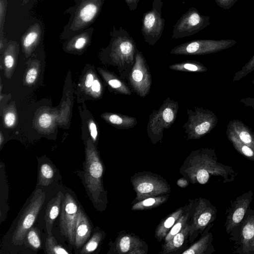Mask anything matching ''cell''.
I'll use <instances>...</instances> for the list:
<instances>
[{
  "label": "cell",
  "instance_id": "cell-1",
  "mask_svg": "<svg viewBox=\"0 0 254 254\" xmlns=\"http://www.w3.org/2000/svg\"><path fill=\"white\" fill-rule=\"evenodd\" d=\"M137 49L135 41L127 31L121 27L118 29L114 28L109 50L112 62L124 81L134 64Z\"/></svg>",
  "mask_w": 254,
  "mask_h": 254
},
{
  "label": "cell",
  "instance_id": "cell-2",
  "mask_svg": "<svg viewBox=\"0 0 254 254\" xmlns=\"http://www.w3.org/2000/svg\"><path fill=\"white\" fill-rule=\"evenodd\" d=\"M178 109V102L168 97L158 110H154L150 114L147 131L152 141L161 139L163 130L169 129L175 121Z\"/></svg>",
  "mask_w": 254,
  "mask_h": 254
},
{
  "label": "cell",
  "instance_id": "cell-3",
  "mask_svg": "<svg viewBox=\"0 0 254 254\" xmlns=\"http://www.w3.org/2000/svg\"><path fill=\"white\" fill-rule=\"evenodd\" d=\"M84 177L86 187L93 201L98 203L103 192L102 176L103 166L95 148L87 146L84 163Z\"/></svg>",
  "mask_w": 254,
  "mask_h": 254
},
{
  "label": "cell",
  "instance_id": "cell-4",
  "mask_svg": "<svg viewBox=\"0 0 254 254\" xmlns=\"http://www.w3.org/2000/svg\"><path fill=\"white\" fill-rule=\"evenodd\" d=\"M188 119L183 128L189 139H198L210 132L216 126L218 119L212 111L195 107L187 110Z\"/></svg>",
  "mask_w": 254,
  "mask_h": 254
},
{
  "label": "cell",
  "instance_id": "cell-5",
  "mask_svg": "<svg viewBox=\"0 0 254 254\" xmlns=\"http://www.w3.org/2000/svg\"><path fill=\"white\" fill-rule=\"evenodd\" d=\"M45 199V193L41 189L34 191L17 221L12 237V242L14 245H21L23 244L25 236L36 221Z\"/></svg>",
  "mask_w": 254,
  "mask_h": 254
},
{
  "label": "cell",
  "instance_id": "cell-6",
  "mask_svg": "<svg viewBox=\"0 0 254 254\" xmlns=\"http://www.w3.org/2000/svg\"><path fill=\"white\" fill-rule=\"evenodd\" d=\"M125 81L132 92L144 98L149 93L152 83L149 66L141 52L137 49L134 64Z\"/></svg>",
  "mask_w": 254,
  "mask_h": 254
},
{
  "label": "cell",
  "instance_id": "cell-7",
  "mask_svg": "<svg viewBox=\"0 0 254 254\" xmlns=\"http://www.w3.org/2000/svg\"><path fill=\"white\" fill-rule=\"evenodd\" d=\"M162 0H153L151 9L143 14L141 34L149 45L153 46L161 38L165 20L162 17Z\"/></svg>",
  "mask_w": 254,
  "mask_h": 254
},
{
  "label": "cell",
  "instance_id": "cell-8",
  "mask_svg": "<svg viewBox=\"0 0 254 254\" xmlns=\"http://www.w3.org/2000/svg\"><path fill=\"white\" fill-rule=\"evenodd\" d=\"M80 207L74 197L66 193L63 199L60 217L61 231L71 245L75 243V229Z\"/></svg>",
  "mask_w": 254,
  "mask_h": 254
},
{
  "label": "cell",
  "instance_id": "cell-9",
  "mask_svg": "<svg viewBox=\"0 0 254 254\" xmlns=\"http://www.w3.org/2000/svg\"><path fill=\"white\" fill-rule=\"evenodd\" d=\"M207 19L194 7L190 8L178 19L173 27L172 38L180 39L194 34L207 24Z\"/></svg>",
  "mask_w": 254,
  "mask_h": 254
},
{
  "label": "cell",
  "instance_id": "cell-10",
  "mask_svg": "<svg viewBox=\"0 0 254 254\" xmlns=\"http://www.w3.org/2000/svg\"><path fill=\"white\" fill-rule=\"evenodd\" d=\"M229 43H221L211 40H194L187 42L173 48L172 54L201 55L213 53L227 47Z\"/></svg>",
  "mask_w": 254,
  "mask_h": 254
},
{
  "label": "cell",
  "instance_id": "cell-11",
  "mask_svg": "<svg viewBox=\"0 0 254 254\" xmlns=\"http://www.w3.org/2000/svg\"><path fill=\"white\" fill-rule=\"evenodd\" d=\"M252 190L241 195L234 201L229 210L225 223L226 231L230 233L243 220L253 199Z\"/></svg>",
  "mask_w": 254,
  "mask_h": 254
},
{
  "label": "cell",
  "instance_id": "cell-12",
  "mask_svg": "<svg viewBox=\"0 0 254 254\" xmlns=\"http://www.w3.org/2000/svg\"><path fill=\"white\" fill-rule=\"evenodd\" d=\"M241 251L243 253H254V210L244 220L240 233Z\"/></svg>",
  "mask_w": 254,
  "mask_h": 254
},
{
  "label": "cell",
  "instance_id": "cell-13",
  "mask_svg": "<svg viewBox=\"0 0 254 254\" xmlns=\"http://www.w3.org/2000/svg\"><path fill=\"white\" fill-rule=\"evenodd\" d=\"M92 231V226L88 217L80 208L75 229V243L74 245L76 249L82 248L89 239Z\"/></svg>",
  "mask_w": 254,
  "mask_h": 254
},
{
  "label": "cell",
  "instance_id": "cell-14",
  "mask_svg": "<svg viewBox=\"0 0 254 254\" xmlns=\"http://www.w3.org/2000/svg\"><path fill=\"white\" fill-rule=\"evenodd\" d=\"M226 128L232 131L241 142L254 150V132L242 121L230 120Z\"/></svg>",
  "mask_w": 254,
  "mask_h": 254
},
{
  "label": "cell",
  "instance_id": "cell-15",
  "mask_svg": "<svg viewBox=\"0 0 254 254\" xmlns=\"http://www.w3.org/2000/svg\"><path fill=\"white\" fill-rule=\"evenodd\" d=\"M61 191H59L56 196L53 198L48 204L45 211V220L48 236H52V229L53 224L61 212V205L64 198Z\"/></svg>",
  "mask_w": 254,
  "mask_h": 254
},
{
  "label": "cell",
  "instance_id": "cell-16",
  "mask_svg": "<svg viewBox=\"0 0 254 254\" xmlns=\"http://www.w3.org/2000/svg\"><path fill=\"white\" fill-rule=\"evenodd\" d=\"M105 117L110 123L120 129H127L133 128L137 124L135 118L119 114L111 113Z\"/></svg>",
  "mask_w": 254,
  "mask_h": 254
},
{
  "label": "cell",
  "instance_id": "cell-17",
  "mask_svg": "<svg viewBox=\"0 0 254 254\" xmlns=\"http://www.w3.org/2000/svg\"><path fill=\"white\" fill-rule=\"evenodd\" d=\"M198 210L196 224L198 228H203L214 219L216 210L214 206H208L206 202L202 201Z\"/></svg>",
  "mask_w": 254,
  "mask_h": 254
},
{
  "label": "cell",
  "instance_id": "cell-18",
  "mask_svg": "<svg viewBox=\"0 0 254 254\" xmlns=\"http://www.w3.org/2000/svg\"><path fill=\"white\" fill-rule=\"evenodd\" d=\"M104 0H99L96 2H89L80 10L78 19L81 23L86 24L90 22L97 15Z\"/></svg>",
  "mask_w": 254,
  "mask_h": 254
},
{
  "label": "cell",
  "instance_id": "cell-19",
  "mask_svg": "<svg viewBox=\"0 0 254 254\" xmlns=\"http://www.w3.org/2000/svg\"><path fill=\"white\" fill-rule=\"evenodd\" d=\"M103 75L108 85L116 93L126 95L131 94L132 91L125 81L108 72L104 71Z\"/></svg>",
  "mask_w": 254,
  "mask_h": 254
},
{
  "label": "cell",
  "instance_id": "cell-20",
  "mask_svg": "<svg viewBox=\"0 0 254 254\" xmlns=\"http://www.w3.org/2000/svg\"><path fill=\"white\" fill-rule=\"evenodd\" d=\"M226 134L230 142L235 149L248 159L254 161V150L250 146L241 142L236 136L228 128Z\"/></svg>",
  "mask_w": 254,
  "mask_h": 254
},
{
  "label": "cell",
  "instance_id": "cell-21",
  "mask_svg": "<svg viewBox=\"0 0 254 254\" xmlns=\"http://www.w3.org/2000/svg\"><path fill=\"white\" fill-rule=\"evenodd\" d=\"M169 68L173 70L185 72H203L207 70L203 64L195 61H187L175 64L169 65Z\"/></svg>",
  "mask_w": 254,
  "mask_h": 254
},
{
  "label": "cell",
  "instance_id": "cell-22",
  "mask_svg": "<svg viewBox=\"0 0 254 254\" xmlns=\"http://www.w3.org/2000/svg\"><path fill=\"white\" fill-rule=\"evenodd\" d=\"M55 169L49 163L42 164L38 173V184L41 186H48L53 181Z\"/></svg>",
  "mask_w": 254,
  "mask_h": 254
},
{
  "label": "cell",
  "instance_id": "cell-23",
  "mask_svg": "<svg viewBox=\"0 0 254 254\" xmlns=\"http://www.w3.org/2000/svg\"><path fill=\"white\" fill-rule=\"evenodd\" d=\"M212 239L211 234L207 235L202 238L198 242L194 244L190 249L183 252L184 254H203L208 247L209 244H210Z\"/></svg>",
  "mask_w": 254,
  "mask_h": 254
},
{
  "label": "cell",
  "instance_id": "cell-24",
  "mask_svg": "<svg viewBox=\"0 0 254 254\" xmlns=\"http://www.w3.org/2000/svg\"><path fill=\"white\" fill-rule=\"evenodd\" d=\"M25 241L28 247L35 251L39 250L41 247L39 233L36 228H31L28 231Z\"/></svg>",
  "mask_w": 254,
  "mask_h": 254
},
{
  "label": "cell",
  "instance_id": "cell-25",
  "mask_svg": "<svg viewBox=\"0 0 254 254\" xmlns=\"http://www.w3.org/2000/svg\"><path fill=\"white\" fill-rule=\"evenodd\" d=\"M182 213V209H180L168 217L161 226H159L157 231V235L161 237L165 235L168 230L171 228L180 218Z\"/></svg>",
  "mask_w": 254,
  "mask_h": 254
},
{
  "label": "cell",
  "instance_id": "cell-26",
  "mask_svg": "<svg viewBox=\"0 0 254 254\" xmlns=\"http://www.w3.org/2000/svg\"><path fill=\"white\" fill-rule=\"evenodd\" d=\"M46 251L48 254H69L67 251L61 245L58 244V242L54 237L48 236L46 240L45 243Z\"/></svg>",
  "mask_w": 254,
  "mask_h": 254
},
{
  "label": "cell",
  "instance_id": "cell-27",
  "mask_svg": "<svg viewBox=\"0 0 254 254\" xmlns=\"http://www.w3.org/2000/svg\"><path fill=\"white\" fill-rule=\"evenodd\" d=\"M189 229L187 226L181 230L176 235H175L166 245V248L169 250H174L181 247L185 241L186 234H188Z\"/></svg>",
  "mask_w": 254,
  "mask_h": 254
},
{
  "label": "cell",
  "instance_id": "cell-28",
  "mask_svg": "<svg viewBox=\"0 0 254 254\" xmlns=\"http://www.w3.org/2000/svg\"><path fill=\"white\" fill-rule=\"evenodd\" d=\"M102 239V234L100 233H94L83 246L80 254H85L92 253L96 250Z\"/></svg>",
  "mask_w": 254,
  "mask_h": 254
},
{
  "label": "cell",
  "instance_id": "cell-29",
  "mask_svg": "<svg viewBox=\"0 0 254 254\" xmlns=\"http://www.w3.org/2000/svg\"><path fill=\"white\" fill-rule=\"evenodd\" d=\"M136 189L139 194L148 195L153 193L157 190L156 185L151 181H143L139 183Z\"/></svg>",
  "mask_w": 254,
  "mask_h": 254
},
{
  "label": "cell",
  "instance_id": "cell-30",
  "mask_svg": "<svg viewBox=\"0 0 254 254\" xmlns=\"http://www.w3.org/2000/svg\"><path fill=\"white\" fill-rule=\"evenodd\" d=\"M187 217L183 216L177 220V222L173 226V227L166 237L165 240L167 242L170 241L175 235L178 233L185 226L187 221Z\"/></svg>",
  "mask_w": 254,
  "mask_h": 254
},
{
  "label": "cell",
  "instance_id": "cell-31",
  "mask_svg": "<svg viewBox=\"0 0 254 254\" xmlns=\"http://www.w3.org/2000/svg\"><path fill=\"white\" fill-rule=\"evenodd\" d=\"M211 173L207 170L200 168L198 170L196 174V178L198 183L200 184H206L209 179Z\"/></svg>",
  "mask_w": 254,
  "mask_h": 254
},
{
  "label": "cell",
  "instance_id": "cell-32",
  "mask_svg": "<svg viewBox=\"0 0 254 254\" xmlns=\"http://www.w3.org/2000/svg\"><path fill=\"white\" fill-rule=\"evenodd\" d=\"M161 201L160 198H149L143 200L142 201L136 204L133 206L135 208H141L153 206Z\"/></svg>",
  "mask_w": 254,
  "mask_h": 254
},
{
  "label": "cell",
  "instance_id": "cell-33",
  "mask_svg": "<svg viewBox=\"0 0 254 254\" xmlns=\"http://www.w3.org/2000/svg\"><path fill=\"white\" fill-rule=\"evenodd\" d=\"M130 238L127 236L123 237L119 242V249L122 253L128 252L130 248Z\"/></svg>",
  "mask_w": 254,
  "mask_h": 254
},
{
  "label": "cell",
  "instance_id": "cell-34",
  "mask_svg": "<svg viewBox=\"0 0 254 254\" xmlns=\"http://www.w3.org/2000/svg\"><path fill=\"white\" fill-rule=\"evenodd\" d=\"M38 34L35 31L29 32L25 37L23 41V45L25 48L29 47L36 40Z\"/></svg>",
  "mask_w": 254,
  "mask_h": 254
},
{
  "label": "cell",
  "instance_id": "cell-35",
  "mask_svg": "<svg viewBox=\"0 0 254 254\" xmlns=\"http://www.w3.org/2000/svg\"><path fill=\"white\" fill-rule=\"evenodd\" d=\"M51 123L52 118L49 114L44 113L40 116L39 119V124L42 127L48 128L50 126Z\"/></svg>",
  "mask_w": 254,
  "mask_h": 254
},
{
  "label": "cell",
  "instance_id": "cell-36",
  "mask_svg": "<svg viewBox=\"0 0 254 254\" xmlns=\"http://www.w3.org/2000/svg\"><path fill=\"white\" fill-rule=\"evenodd\" d=\"M37 76V71L35 68H32L28 70L26 76V81L28 84H32L34 82Z\"/></svg>",
  "mask_w": 254,
  "mask_h": 254
},
{
  "label": "cell",
  "instance_id": "cell-37",
  "mask_svg": "<svg viewBox=\"0 0 254 254\" xmlns=\"http://www.w3.org/2000/svg\"><path fill=\"white\" fill-rule=\"evenodd\" d=\"M15 115L11 112L7 113L4 117L5 124L8 127H12L15 122Z\"/></svg>",
  "mask_w": 254,
  "mask_h": 254
},
{
  "label": "cell",
  "instance_id": "cell-38",
  "mask_svg": "<svg viewBox=\"0 0 254 254\" xmlns=\"http://www.w3.org/2000/svg\"><path fill=\"white\" fill-rule=\"evenodd\" d=\"M240 102L245 106L250 107L254 110V98L248 97L242 98L240 100Z\"/></svg>",
  "mask_w": 254,
  "mask_h": 254
},
{
  "label": "cell",
  "instance_id": "cell-39",
  "mask_svg": "<svg viewBox=\"0 0 254 254\" xmlns=\"http://www.w3.org/2000/svg\"><path fill=\"white\" fill-rule=\"evenodd\" d=\"M89 127L90 135L93 140L95 141L96 140L98 134L96 126L95 124L91 121L89 123Z\"/></svg>",
  "mask_w": 254,
  "mask_h": 254
},
{
  "label": "cell",
  "instance_id": "cell-40",
  "mask_svg": "<svg viewBox=\"0 0 254 254\" xmlns=\"http://www.w3.org/2000/svg\"><path fill=\"white\" fill-rule=\"evenodd\" d=\"M129 9L132 11L135 10L140 0H125Z\"/></svg>",
  "mask_w": 254,
  "mask_h": 254
},
{
  "label": "cell",
  "instance_id": "cell-41",
  "mask_svg": "<svg viewBox=\"0 0 254 254\" xmlns=\"http://www.w3.org/2000/svg\"><path fill=\"white\" fill-rule=\"evenodd\" d=\"M86 42V40L84 37L79 38L75 43V48L76 49H80L84 46Z\"/></svg>",
  "mask_w": 254,
  "mask_h": 254
},
{
  "label": "cell",
  "instance_id": "cell-42",
  "mask_svg": "<svg viewBox=\"0 0 254 254\" xmlns=\"http://www.w3.org/2000/svg\"><path fill=\"white\" fill-rule=\"evenodd\" d=\"M14 64V59L11 55H7L4 58V64L7 68H11Z\"/></svg>",
  "mask_w": 254,
  "mask_h": 254
},
{
  "label": "cell",
  "instance_id": "cell-43",
  "mask_svg": "<svg viewBox=\"0 0 254 254\" xmlns=\"http://www.w3.org/2000/svg\"><path fill=\"white\" fill-rule=\"evenodd\" d=\"M94 78L93 76L91 73H89L87 75L85 84L86 87H91L93 82L94 81Z\"/></svg>",
  "mask_w": 254,
  "mask_h": 254
},
{
  "label": "cell",
  "instance_id": "cell-44",
  "mask_svg": "<svg viewBox=\"0 0 254 254\" xmlns=\"http://www.w3.org/2000/svg\"><path fill=\"white\" fill-rule=\"evenodd\" d=\"M93 92H99L101 90V84L98 80H94L91 86Z\"/></svg>",
  "mask_w": 254,
  "mask_h": 254
},
{
  "label": "cell",
  "instance_id": "cell-45",
  "mask_svg": "<svg viewBox=\"0 0 254 254\" xmlns=\"http://www.w3.org/2000/svg\"><path fill=\"white\" fill-rule=\"evenodd\" d=\"M0 144H2V141H3L2 136V135H1V134L0 135Z\"/></svg>",
  "mask_w": 254,
  "mask_h": 254
},
{
  "label": "cell",
  "instance_id": "cell-46",
  "mask_svg": "<svg viewBox=\"0 0 254 254\" xmlns=\"http://www.w3.org/2000/svg\"><path fill=\"white\" fill-rule=\"evenodd\" d=\"M252 83L254 84V79L252 81Z\"/></svg>",
  "mask_w": 254,
  "mask_h": 254
}]
</instances>
